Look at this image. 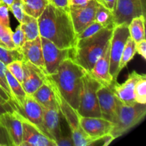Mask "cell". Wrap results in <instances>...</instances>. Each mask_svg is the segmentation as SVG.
I'll use <instances>...</instances> for the list:
<instances>
[{"label":"cell","instance_id":"1","mask_svg":"<svg viewBox=\"0 0 146 146\" xmlns=\"http://www.w3.org/2000/svg\"><path fill=\"white\" fill-rule=\"evenodd\" d=\"M40 36L49 40L59 48H72L77 42L69 11L48 4L38 18Z\"/></svg>","mask_w":146,"mask_h":146},{"label":"cell","instance_id":"2","mask_svg":"<svg viewBox=\"0 0 146 146\" xmlns=\"http://www.w3.org/2000/svg\"><path fill=\"white\" fill-rule=\"evenodd\" d=\"M113 28L105 27L91 36L77 40L70 48V58L89 72L109 44Z\"/></svg>","mask_w":146,"mask_h":146},{"label":"cell","instance_id":"3","mask_svg":"<svg viewBox=\"0 0 146 146\" xmlns=\"http://www.w3.org/2000/svg\"><path fill=\"white\" fill-rule=\"evenodd\" d=\"M86 72L71 58H68L62 61L55 74L48 75L61 96L76 111L79 105L82 78Z\"/></svg>","mask_w":146,"mask_h":146},{"label":"cell","instance_id":"4","mask_svg":"<svg viewBox=\"0 0 146 146\" xmlns=\"http://www.w3.org/2000/svg\"><path fill=\"white\" fill-rule=\"evenodd\" d=\"M145 104L136 102L125 104L117 98L116 114L110 134L114 139L119 138L138 125L145 118Z\"/></svg>","mask_w":146,"mask_h":146},{"label":"cell","instance_id":"5","mask_svg":"<svg viewBox=\"0 0 146 146\" xmlns=\"http://www.w3.org/2000/svg\"><path fill=\"white\" fill-rule=\"evenodd\" d=\"M48 79L50 84L52 87L54 91L56 101L58 105L59 111L61 113L63 116L65 118L70 131H71V136L72 138L74 145L75 146H87L92 145L94 143L97 142L95 139L88 136L82 128L81 127L79 122V115L77 111L72 108L64 98L61 96L59 91L57 89L55 84L51 80L49 76L48 75Z\"/></svg>","mask_w":146,"mask_h":146},{"label":"cell","instance_id":"6","mask_svg":"<svg viewBox=\"0 0 146 146\" xmlns=\"http://www.w3.org/2000/svg\"><path fill=\"white\" fill-rule=\"evenodd\" d=\"M102 84L86 71L82 78L79 105L77 113L79 116L101 117L97 98V90Z\"/></svg>","mask_w":146,"mask_h":146},{"label":"cell","instance_id":"7","mask_svg":"<svg viewBox=\"0 0 146 146\" xmlns=\"http://www.w3.org/2000/svg\"><path fill=\"white\" fill-rule=\"evenodd\" d=\"M130 36L128 25L115 26L110 41V74L113 81H117L119 74V64L127 39Z\"/></svg>","mask_w":146,"mask_h":146},{"label":"cell","instance_id":"8","mask_svg":"<svg viewBox=\"0 0 146 146\" xmlns=\"http://www.w3.org/2000/svg\"><path fill=\"white\" fill-rule=\"evenodd\" d=\"M145 0H117L113 13L114 26L128 24L133 18L145 16Z\"/></svg>","mask_w":146,"mask_h":146},{"label":"cell","instance_id":"9","mask_svg":"<svg viewBox=\"0 0 146 146\" xmlns=\"http://www.w3.org/2000/svg\"><path fill=\"white\" fill-rule=\"evenodd\" d=\"M43 56L47 75L56 72L60 64L66 58H70V49L59 48L51 41L41 36Z\"/></svg>","mask_w":146,"mask_h":146},{"label":"cell","instance_id":"10","mask_svg":"<svg viewBox=\"0 0 146 146\" xmlns=\"http://www.w3.org/2000/svg\"><path fill=\"white\" fill-rule=\"evenodd\" d=\"M10 103L14 111L36 125L43 133L48 136L43 123L42 107L36 101L32 95L27 94L24 103L21 106L15 105L11 101H10Z\"/></svg>","mask_w":146,"mask_h":146},{"label":"cell","instance_id":"11","mask_svg":"<svg viewBox=\"0 0 146 146\" xmlns=\"http://www.w3.org/2000/svg\"><path fill=\"white\" fill-rule=\"evenodd\" d=\"M98 5L99 4L96 0H91L83 6L68 7V11L76 34L81 33L86 27L94 21Z\"/></svg>","mask_w":146,"mask_h":146},{"label":"cell","instance_id":"12","mask_svg":"<svg viewBox=\"0 0 146 146\" xmlns=\"http://www.w3.org/2000/svg\"><path fill=\"white\" fill-rule=\"evenodd\" d=\"M19 116L22 122V141L20 146H56L55 141L43 133L36 125L20 114Z\"/></svg>","mask_w":146,"mask_h":146},{"label":"cell","instance_id":"13","mask_svg":"<svg viewBox=\"0 0 146 146\" xmlns=\"http://www.w3.org/2000/svg\"><path fill=\"white\" fill-rule=\"evenodd\" d=\"M79 122L84 132L96 141L110 133L113 127V123L101 117L79 116Z\"/></svg>","mask_w":146,"mask_h":146},{"label":"cell","instance_id":"14","mask_svg":"<svg viewBox=\"0 0 146 146\" xmlns=\"http://www.w3.org/2000/svg\"><path fill=\"white\" fill-rule=\"evenodd\" d=\"M97 98L101 118L113 123L117 109V97L111 86L101 85L97 90Z\"/></svg>","mask_w":146,"mask_h":146},{"label":"cell","instance_id":"15","mask_svg":"<svg viewBox=\"0 0 146 146\" xmlns=\"http://www.w3.org/2000/svg\"><path fill=\"white\" fill-rule=\"evenodd\" d=\"M23 88L27 94H32L35 92L44 82L46 74L29 61L23 60Z\"/></svg>","mask_w":146,"mask_h":146},{"label":"cell","instance_id":"16","mask_svg":"<svg viewBox=\"0 0 146 146\" xmlns=\"http://www.w3.org/2000/svg\"><path fill=\"white\" fill-rule=\"evenodd\" d=\"M143 76L136 71H133L128 75L126 81L122 84H119L117 81L113 83L111 86L115 96L125 104H131L135 103V86L137 81Z\"/></svg>","mask_w":146,"mask_h":146},{"label":"cell","instance_id":"17","mask_svg":"<svg viewBox=\"0 0 146 146\" xmlns=\"http://www.w3.org/2000/svg\"><path fill=\"white\" fill-rule=\"evenodd\" d=\"M0 124L4 127L14 146H20L22 141V122L16 111L0 114Z\"/></svg>","mask_w":146,"mask_h":146},{"label":"cell","instance_id":"18","mask_svg":"<svg viewBox=\"0 0 146 146\" xmlns=\"http://www.w3.org/2000/svg\"><path fill=\"white\" fill-rule=\"evenodd\" d=\"M20 50L24 56V60L29 61L47 75L43 56L41 36L31 41H26Z\"/></svg>","mask_w":146,"mask_h":146},{"label":"cell","instance_id":"19","mask_svg":"<svg viewBox=\"0 0 146 146\" xmlns=\"http://www.w3.org/2000/svg\"><path fill=\"white\" fill-rule=\"evenodd\" d=\"M110 43L98 61L94 64L89 74L102 85L111 86L114 81L110 74Z\"/></svg>","mask_w":146,"mask_h":146},{"label":"cell","instance_id":"20","mask_svg":"<svg viewBox=\"0 0 146 146\" xmlns=\"http://www.w3.org/2000/svg\"><path fill=\"white\" fill-rule=\"evenodd\" d=\"M42 107V106H41ZM43 109V123L47 135L56 141L62 135L60 127V111L58 108H44Z\"/></svg>","mask_w":146,"mask_h":146},{"label":"cell","instance_id":"21","mask_svg":"<svg viewBox=\"0 0 146 146\" xmlns=\"http://www.w3.org/2000/svg\"><path fill=\"white\" fill-rule=\"evenodd\" d=\"M31 95L42 107L58 108L52 87L48 79V75L46 76L42 85Z\"/></svg>","mask_w":146,"mask_h":146},{"label":"cell","instance_id":"22","mask_svg":"<svg viewBox=\"0 0 146 146\" xmlns=\"http://www.w3.org/2000/svg\"><path fill=\"white\" fill-rule=\"evenodd\" d=\"M6 77H7L8 85L11 91V100L15 105L21 106L24 103L27 93L23 88L22 85L20 84L7 69L6 71Z\"/></svg>","mask_w":146,"mask_h":146},{"label":"cell","instance_id":"23","mask_svg":"<svg viewBox=\"0 0 146 146\" xmlns=\"http://www.w3.org/2000/svg\"><path fill=\"white\" fill-rule=\"evenodd\" d=\"M20 26L24 33L26 41H31L40 36L38 19L25 14Z\"/></svg>","mask_w":146,"mask_h":146},{"label":"cell","instance_id":"24","mask_svg":"<svg viewBox=\"0 0 146 146\" xmlns=\"http://www.w3.org/2000/svg\"><path fill=\"white\" fill-rule=\"evenodd\" d=\"M130 36L136 43L145 39V16L135 17L128 24Z\"/></svg>","mask_w":146,"mask_h":146},{"label":"cell","instance_id":"25","mask_svg":"<svg viewBox=\"0 0 146 146\" xmlns=\"http://www.w3.org/2000/svg\"><path fill=\"white\" fill-rule=\"evenodd\" d=\"M24 11L26 14L38 19L46 6L49 4L48 0H22Z\"/></svg>","mask_w":146,"mask_h":146},{"label":"cell","instance_id":"26","mask_svg":"<svg viewBox=\"0 0 146 146\" xmlns=\"http://www.w3.org/2000/svg\"><path fill=\"white\" fill-rule=\"evenodd\" d=\"M135 54H136V42L131 36H129L127 39L122 55H121L119 64L120 72L133 59Z\"/></svg>","mask_w":146,"mask_h":146},{"label":"cell","instance_id":"27","mask_svg":"<svg viewBox=\"0 0 146 146\" xmlns=\"http://www.w3.org/2000/svg\"><path fill=\"white\" fill-rule=\"evenodd\" d=\"M94 21L102 25L104 28L115 27L113 24V11L108 9L100 4L96 10Z\"/></svg>","mask_w":146,"mask_h":146},{"label":"cell","instance_id":"28","mask_svg":"<svg viewBox=\"0 0 146 146\" xmlns=\"http://www.w3.org/2000/svg\"><path fill=\"white\" fill-rule=\"evenodd\" d=\"M17 60H24V56L21 50L19 48L9 49L0 46V61L7 66V64Z\"/></svg>","mask_w":146,"mask_h":146},{"label":"cell","instance_id":"29","mask_svg":"<svg viewBox=\"0 0 146 146\" xmlns=\"http://www.w3.org/2000/svg\"><path fill=\"white\" fill-rule=\"evenodd\" d=\"M12 32L10 27L0 24V46L9 49L16 48L12 41Z\"/></svg>","mask_w":146,"mask_h":146},{"label":"cell","instance_id":"30","mask_svg":"<svg viewBox=\"0 0 146 146\" xmlns=\"http://www.w3.org/2000/svg\"><path fill=\"white\" fill-rule=\"evenodd\" d=\"M135 101L141 104H146V76L143 74L137 81L135 86Z\"/></svg>","mask_w":146,"mask_h":146},{"label":"cell","instance_id":"31","mask_svg":"<svg viewBox=\"0 0 146 146\" xmlns=\"http://www.w3.org/2000/svg\"><path fill=\"white\" fill-rule=\"evenodd\" d=\"M7 69L10 72V74L20 83L22 84L23 77H24V71H23V63L22 61L17 60L7 64Z\"/></svg>","mask_w":146,"mask_h":146},{"label":"cell","instance_id":"32","mask_svg":"<svg viewBox=\"0 0 146 146\" xmlns=\"http://www.w3.org/2000/svg\"><path fill=\"white\" fill-rule=\"evenodd\" d=\"M104 28L102 25L97 23L96 21H93L91 24H90L88 27H86L81 33L77 34V39H81V38H88L94 35L96 33L98 32L101 29Z\"/></svg>","mask_w":146,"mask_h":146},{"label":"cell","instance_id":"33","mask_svg":"<svg viewBox=\"0 0 146 146\" xmlns=\"http://www.w3.org/2000/svg\"><path fill=\"white\" fill-rule=\"evenodd\" d=\"M9 11H11L19 22H21L25 15L22 0H14L12 4L9 7Z\"/></svg>","mask_w":146,"mask_h":146},{"label":"cell","instance_id":"34","mask_svg":"<svg viewBox=\"0 0 146 146\" xmlns=\"http://www.w3.org/2000/svg\"><path fill=\"white\" fill-rule=\"evenodd\" d=\"M12 41L16 48L19 49H20L25 43V35L23 30L21 29L20 24L17 27L15 31L12 32Z\"/></svg>","mask_w":146,"mask_h":146},{"label":"cell","instance_id":"35","mask_svg":"<svg viewBox=\"0 0 146 146\" xmlns=\"http://www.w3.org/2000/svg\"><path fill=\"white\" fill-rule=\"evenodd\" d=\"M6 71H7V66H6V65L4 63L0 61V86L8 94V95L10 97V99L11 100V91H10L9 86L8 85L7 77H6Z\"/></svg>","mask_w":146,"mask_h":146},{"label":"cell","instance_id":"36","mask_svg":"<svg viewBox=\"0 0 146 146\" xmlns=\"http://www.w3.org/2000/svg\"><path fill=\"white\" fill-rule=\"evenodd\" d=\"M0 24L10 27L9 8L4 4H1L0 5Z\"/></svg>","mask_w":146,"mask_h":146},{"label":"cell","instance_id":"37","mask_svg":"<svg viewBox=\"0 0 146 146\" xmlns=\"http://www.w3.org/2000/svg\"><path fill=\"white\" fill-rule=\"evenodd\" d=\"M0 144L1 146L13 145L7 130L0 124Z\"/></svg>","mask_w":146,"mask_h":146},{"label":"cell","instance_id":"38","mask_svg":"<svg viewBox=\"0 0 146 146\" xmlns=\"http://www.w3.org/2000/svg\"><path fill=\"white\" fill-rule=\"evenodd\" d=\"M56 146H72L74 145L72 138L71 135H62L56 141Z\"/></svg>","mask_w":146,"mask_h":146},{"label":"cell","instance_id":"39","mask_svg":"<svg viewBox=\"0 0 146 146\" xmlns=\"http://www.w3.org/2000/svg\"><path fill=\"white\" fill-rule=\"evenodd\" d=\"M136 52L138 53L144 59H146V41L142 40L136 43Z\"/></svg>","mask_w":146,"mask_h":146},{"label":"cell","instance_id":"40","mask_svg":"<svg viewBox=\"0 0 146 146\" xmlns=\"http://www.w3.org/2000/svg\"><path fill=\"white\" fill-rule=\"evenodd\" d=\"M96 1L101 5L104 6V7L111 10V11H113L115 9L117 0H96Z\"/></svg>","mask_w":146,"mask_h":146},{"label":"cell","instance_id":"41","mask_svg":"<svg viewBox=\"0 0 146 146\" xmlns=\"http://www.w3.org/2000/svg\"><path fill=\"white\" fill-rule=\"evenodd\" d=\"M48 1L55 7L68 9V0H48Z\"/></svg>","mask_w":146,"mask_h":146},{"label":"cell","instance_id":"42","mask_svg":"<svg viewBox=\"0 0 146 146\" xmlns=\"http://www.w3.org/2000/svg\"><path fill=\"white\" fill-rule=\"evenodd\" d=\"M9 101H11L9 96L0 86V103L2 104H6Z\"/></svg>","mask_w":146,"mask_h":146},{"label":"cell","instance_id":"43","mask_svg":"<svg viewBox=\"0 0 146 146\" xmlns=\"http://www.w3.org/2000/svg\"><path fill=\"white\" fill-rule=\"evenodd\" d=\"M14 110L12 106L11 105L10 101L7 104H2L0 103V114L4 113L6 112H13Z\"/></svg>","mask_w":146,"mask_h":146},{"label":"cell","instance_id":"44","mask_svg":"<svg viewBox=\"0 0 146 146\" xmlns=\"http://www.w3.org/2000/svg\"><path fill=\"white\" fill-rule=\"evenodd\" d=\"M91 0H68V7H78L87 4Z\"/></svg>","mask_w":146,"mask_h":146},{"label":"cell","instance_id":"45","mask_svg":"<svg viewBox=\"0 0 146 146\" xmlns=\"http://www.w3.org/2000/svg\"><path fill=\"white\" fill-rule=\"evenodd\" d=\"M101 139L104 140V141H104V144H103L104 146H107V145H109V144L111 143L113 141L114 138L111 135V134L108 133V134H107V135H104V136Z\"/></svg>","mask_w":146,"mask_h":146},{"label":"cell","instance_id":"46","mask_svg":"<svg viewBox=\"0 0 146 146\" xmlns=\"http://www.w3.org/2000/svg\"><path fill=\"white\" fill-rule=\"evenodd\" d=\"M14 0H1V1H2L3 4H4L5 5H7V7H9L10 5H11V4L13 3V1H14Z\"/></svg>","mask_w":146,"mask_h":146},{"label":"cell","instance_id":"47","mask_svg":"<svg viewBox=\"0 0 146 146\" xmlns=\"http://www.w3.org/2000/svg\"><path fill=\"white\" fill-rule=\"evenodd\" d=\"M1 4H3V3H2V1H1V0H0V5H1Z\"/></svg>","mask_w":146,"mask_h":146},{"label":"cell","instance_id":"48","mask_svg":"<svg viewBox=\"0 0 146 146\" xmlns=\"http://www.w3.org/2000/svg\"><path fill=\"white\" fill-rule=\"evenodd\" d=\"M0 146H1V144H0Z\"/></svg>","mask_w":146,"mask_h":146}]
</instances>
